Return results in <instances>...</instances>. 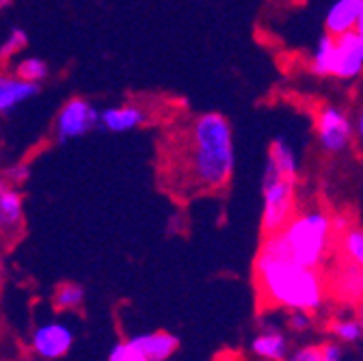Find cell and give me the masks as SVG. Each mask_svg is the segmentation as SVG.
<instances>
[{"label":"cell","instance_id":"obj_12","mask_svg":"<svg viewBox=\"0 0 363 361\" xmlns=\"http://www.w3.org/2000/svg\"><path fill=\"white\" fill-rule=\"evenodd\" d=\"M147 121V113L139 104H121L108 106L100 113V126L108 132H130L134 128H141Z\"/></svg>","mask_w":363,"mask_h":361},{"label":"cell","instance_id":"obj_6","mask_svg":"<svg viewBox=\"0 0 363 361\" xmlns=\"http://www.w3.org/2000/svg\"><path fill=\"white\" fill-rule=\"evenodd\" d=\"M100 126V113L84 98H72L57 115L55 132L61 143L84 137L94 128Z\"/></svg>","mask_w":363,"mask_h":361},{"label":"cell","instance_id":"obj_19","mask_svg":"<svg viewBox=\"0 0 363 361\" xmlns=\"http://www.w3.org/2000/svg\"><path fill=\"white\" fill-rule=\"evenodd\" d=\"M337 240H340V251L344 253V260L348 264L363 268V228L350 225L344 234L337 236Z\"/></svg>","mask_w":363,"mask_h":361},{"label":"cell","instance_id":"obj_7","mask_svg":"<svg viewBox=\"0 0 363 361\" xmlns=\"http://www.w3.org/2000/svg\"><path fill=\"white\" fill-rule=\"evenodd\" d=\"M74 346V329L61 321L41 323L33 329L30 335V350L35 357L43 361H59L63 359Z\"/></svg>","mask_w":363,"mask_h":361},{"label":"cell","instance_id":"obj_11","mask_svg":"<svg viewBox=\"0 0 363 361\" xmlns=\"http://www.w3.org/2000/svg\"><path fill=\"white\" fill-rule=\"evenodd\" d=\"M39 94V84L26 82L18 76L0 74V115H9Z\"/></svg>","mask_w":363,"mask_h":361},{"label":"cell","instance_id":"obj_20","mask_svg":"<svg viewBox=\"0 0 363 361\" xmlns=\"http://www.w3.org/2000/svg\"><path fill=\"white\" fill-rule=\"evenodd\" d=\"M329 331L340 344H354L363 338V327L359 325L357 316L354 318H350V316H340V318L331 321Z\"/></svg>","mask_w":363,"mask_h":361},{"label":"cell","instance_id":"obj_32","mask_svg":"<svg viewBox=\"0 0 363 361\" xmlns=\"http://www.w3.org/2000/svg\"><path fill=\"white\" fill-rule=\"evenodd\" d=\"M11 5V0H0V11H5Z\"/></svg>","mask_w":363,"mask_h":361},{"label":"cell","instance_id":"obj_27","mask_svg":"<svg viewBox=\"0 0 363 361\" xmlns=\"http://www.w3.org/2000/svg\"><path fill=\"white\" fill-rule=\"evenodd\" d=\"M331 223H333V232H335V236L344 234V232L350 228L348 218H346V216H342V214H335V216H331Z\"/></svg>","mask_w":363,"mask_h":361},{"label":"cell","instance_id":"obj_18","mask_svg":"<svg viewBox=\"0 0 363 361\" xmlns=\"http://www.w3.org/2000/svg\"><path fill=\"white\" fill-rule=\"evenodd\" d=\"M84 303V288L76 282H63L52 294V305L59 311H78Z\"/></svg>","mask_w":363,"mask_h":361},{"label":"cell","instance_id":"obj_10","mask_svg":"<svg viewBox=\"0 0 363 361\" xmlns=\"http://www.w3.org/2000/svg\"><path fill=\"white\" fill-rule=\"evenodd\" d=\"M363 13V0H335L325 18V28L329 35L340 37L352 33Z\"/></svg>","mask_w":363,"mask_h":361},{"label":"cell","instance_id":"obj_4","mask_svg":"<svg viewBox=\"0 0 363 361\" xmlns=\"http://www.w3.org/2000/svg\"><path fill=\"white\" fill-rule=\"evenodd\" d=\"M296 214V179L264 169L262 179V232L272 236L281 232Z\"/></svg>","mask_w":363,"mask_h":361},{"label":"cell","instance_id":"obj_15","mask_svg":"<svg viewBox=\"0 0 363 361\" xmlns=\"http://www.w3.org/2000/svg\"><path fill=\"white\" fill-rule=\"evenodd\" d=\"M333 292L342 301L361 303L363 301V268L354 264H344L333 275Z\"/></svg>","mask_w":363,"mask_h":361},{"label":"cell","instance_id":"obj_31","mask_svg":"<svg viewBox=\"0 0 363 361\" xmlns=\"http://www.w3.org/2000/svg\"><path fill=\"white\" fill-rule=\"evenodd\" d=\"M357 321H359V325L363 327V305H361V307L357 309Z\"/></svg>","mask_w":363,"mask_h":361},{"label":"cell","instance_id":"obj_16","mask_svg":"<svg viewBox=\"0 0 363 361\" xmlns=\"http://www.w3.org/2000/svg\"><path fill=\"white\" fill-rule=\"evenodd\" d=\"M266 167L272 169V171H277L284 177L298 179V158H296L294 148L286 139H275L270 143Z\"/></svg>","mask_w":363,"mask_h":361},{"label":"cell","instance_id":"obj_2","mask_svg":"<svg viewBox=\"0 0 363 361\" xmlns=\"http://www.w3.org/2000/svg\"><path fill=\"white\" fill-rule=\"evenodd\" d=\"M255 286L264 303L288 311H318L325 305L327 294L325 279L318 268L266 251H257L255 257Z\"/></svg>","mask_w":363,"mask_h":361},{"label":"cell","instance_id":"obj_22","mask_svg":"<svg viewBox=\"0 0 363 361\" xmlns=\"http://www.w3.org/2000/svg\"><path fill=\"white\" fill-rule=\"evenodd\" d=\"M28 46V35L24 28H11L7 39L0 46V59H9L13 55H18L20 50H24Z\"/></svg>","mask_w":363,"mask_h":361},{"label":"cell","instance_id":"obj_1","mask_svg":"<svg viewBox=\"0 0 363 361\" xmlns=\"http://www.w3.org/2000/svg\"><path fill=\"white\" fill-rule=\"evenodd\" d=\"M173 158V189L189 195L225 189L236 165L234 132L227 117L220 113L197 115L179 139Z\"/></svg>","mask_w":363,"mask_h":361},{"label":"cell","instance_id":"obj_21","mask_svg":"<svg viewBox=\"0 0 363 361\" xmlns=\"http://www.w3.org/2000/svg\"><path fill=\"white\" fill-rule=\"evenodd\" d=\"M16 76L26 82L39 84L41 80H45V76H48V63L37 57H26L16 65Z\"/></svg>","mask_w":363,"mask_h":361},{"label":"cell","instance_id":"obj_9","mask_svg":"<svg viewBox=\"0 0 363 361\" xmlns=\"http://www.w3.org/2000/svg\"><path fill=\"white\" fill-rule=\"evenodd\" d=\"M251 352L259 361H286L290 357V340L277 325H266L251 338Z\"/></svg>","mask_w":363,"mask_h":361},{"label":"cell","instance_id":"obj_14","mask_svg":"<svg viewBox=\"0 0 363 361\" xmlns=\"http://www.w3.org/2000/svg\"><path fill=\"white\" fill-rule=\"evenodd\" d=\"M24 223V199L16 187H7L0 195V236L13 238Z\"/></svg>","mask_w":363,"mask_h":361},{"label":"cell","instance_id":"obj_28","mask_svg":"<svg viewBox=\"0 0 363 361\" xmlns=\"http://www.w3.org/2000/svg\"><path fill=\"white\" fill-rule=\"evenodd\" d=\"M26 167L22 165V167H13L11 171H9V179H13V182H22V179H26Z\"/></svg>","mask_w":363,"mask_h":361},{"label":"cell","instance_id":"obj_33","mask_svg":"<svg viewBox=\"0 0 363 361\" xmlns=\"http://www.w3.org/2000/svg\"><path fill=\"white\" fill-rule=\"evenodd\" d=\"M7 187H9V184L5 182V179H3V177H0V195H3V191H5Z\"/></svg>","mask_w":363,"mask_h":361},{"label":"cell","instance_id":"obj_13","mask_svg":"<svg viewBox=\"0 0 363 361\" xmlns=\"http://www.w3.org/2000/svg\"><path fill=\"white\" fill-rule=\"evenodd\" d=\"M130 342L143 352V357L147 361H167L179 346L177 335H173L169 331L139 333V335H132Z\"/></svg>","mask_w":363,"mask_h":361},{"label":"cell","instance_id":"obj_24","mask_svg":"<svg viewBox=\"0 0 363 361\" xmlns=\"http://www.w3.org/2000/svg\"><path fill=\"white\" fill-rule=\"evenodd\" d=\"M313 325V318H311V311H303V309H294L288 313V329L294 331V333H305L309 331Z\"/></svg>","mask_w":363,"mask_h":361},{"label":"cell","instance_id":"obj_3","mask_svg":"<svg viewBox=\"0 0 363 361\" xmlns=\"http://www.w3.org/2000/svg\"><path fill=\"white\" fill-rule=\"evenodd\" d=\"M335 238L337 236L333 232L331 214L320 208H313L294 214V218L281 232L264 236L259 251L290 257L292 262L309 268H320Z\"/></svg>","mask_w":363,"mask_h":361},{"label":"cell","instance_id":"obj_25","mask_svg":"<svg viewBox=\"0 0 363 361\" xmlns=\"http://www.w3.org/2000/svg\"><path fill=\"white\" fill-rule=\"evenodd\" d=\"M286 361H323V346H315V344L301 346L294 352H290Z\"/></svg>","mask_w":363,"mask_h":361},{"label":"cell","instance_id":"obj_8","mask_svg":"<svg viewBox=\"0 0 363 361\" xmlns=\"http://www.w3.org/2000/svg\"><path fill=\"white\" fill-rule=\"evenodd\" d=\"M363 74V43L359 35L346 33L335 37V67L333 78L354 80Z\"/></svg>","mask_w":363,"mask_h":361},{"label":"cell","instance_id":"obj_5","mask_svg":"<svg viewBox=\"0 0 363 361\" xmlns=\"http://www.w3.org/2000/svg\"><path fill=\"white\" fill-rule=\"evenodd\" d=\"M354 123L346 111L333 104H323L315 113L318 145L327 154H342L350 148L354 137Z\"/></svg>","mask_w":363,"mask_h":361},{"label":"cell","instance_id":"obj_17","mask_svg":"<svg viewBox=\"0 0 363 361\" xmlns=\"http://www.w3.org/2000/svg\"><path fill=\"white\" fill-rule=\"evenodd\" d=\"M335 67V37L333 35H323L315 43V50L311 55V72L315 76H333Z\"/></svg>","mask_w":363,"mask_h":361},{"label":"cell","instance_id":"obj_29","mask_svg":"<svg viewBox=\"0 0 363 361\" xmlns=\"http://www.w3.org/2000/svg\"><path fill=\"white\" fill-rule=\"evenodd\" d=\"M354 132H357V137H359V139H363V111L359 113V117H357V121H354Z\"/></svg>","mask_w":363,"mask_h":361},{"label":"cell","instance_id":"obj_30","mask_svg":"<svg viewBox=\"0 0 363 361\" xmlns=\"http://www.w3.org/2000/svg\"><path fill=\"white\" fill-rule=\"evenodd\" d=\"M354 33L359 35V39H361V43H363V13H361V18H359V24H357Z\"/></svg>","mask_w":363,"mask_h":361},{"label":"cell","instance_id":"obj_26","mask_svg":"<svg viewBox=\"0 0 363 361\" xmlns=\"http://www.w3.org/2000/svg\"><path fill=\"white\" fill-rule=\"evenodd\" d=\"M344 348L340 342H327L323 344V361H342Z\"/></svg>","mask_w":363,"mask_h":361},{"label":"cell","instance_id":"obj_23","mask_svg":"<svg viewBox=\"0 0 363 361\" xmlns=\"http://www.w3.org/2000/svg\"><path fill=\"white\" fill-rule=\"evenodd\" d=\"M106 361H147V359L143 357V352L136 348L130 340H121V342H117L111 348Z\"/></svg>","mask_w":363,"mask_h":361}]
</instances>
